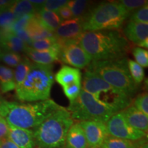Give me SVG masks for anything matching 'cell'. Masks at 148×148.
<instances>
[{"label":"cell","mask_w":148,"mask_h":148,"mask_svg":"<svg viewBox=\"0 0 148 148\" xmlns=\"http://www.w3.org/2000/svg\"><path fill=\"white\" fill-rule=\"evenodd\" d=\"M78 43L92 61L125 58L131 49L120 29L85 31L79 37Z\"/></svg>","instance_id":"6da1fadb"},{"label":"cell","mask_w":148,"mask_h":148,"mask_svg":"<svg viewBox=\"0 0 148 148\" xmlns=\"http://www.w3.org/2000/svg\"><path fill=\"white\" fill-rule=\"evenodd\" d=\"M60 107L51 99L27 103L3 100L0 104V116L10 126L35 129Z\"/></svg>","instance_id":"7a4b0ae2"},{"label":"cell","mask_w":148,"mask_h":148,"mask_svg":"<svg viewBox=\"0 0 148 148\" xmlns=\"http://www.w3.org/2000/svg\"><path fill=\"white\" fill-rule=\"evenodd\" d=\"M73 120L67 109L60 106L35 128V143L40 148H63Z\"/></svg>","instance_id":"3957f363"},{"label":"cell","mask_w":148,"mask_h":148,"mask_svg":"<svg viewBox=\"0 0 148 148\" xmlns=\"http://www.w3.org/2000/svg\"><path fill=\"white\" fill-rule=\"evenodd\" d=\"M86 71L96 74L108 84L125 92L132 99L138 90V85L131 77L126 58L91 61L86 67Z\"/></svg>","instance_id":"277c9868"},{"label":"cell","mask_w":148,"mask_h":148,"mask_svg":"<svg viewBox=\"0 0 148 148\" xmlns=\"http://www.w3.org/2000/svg\"><path fill=\"white\" fill-rule=\"evenodd\" d=\"M52 65H41L32 62L26 78L15 88L18 99L27 102H35L49 99L53 84Z\"/></svg>","instance_id":"5b68a950"},{"label":"cell","mask_w":148,"mask_h":148,"mask_svg":"<svg viewBox=\"0 0 148 148\" xmlns=\"http://www.w3.org/2000/svg\"><path fill=\"white\" fill-rule=\"evenodd\" d=\"M82 88L114 113L123 110L132 103V99L125 92L112 86L92 72L86 71L84 73Z\"/></svg>","instance_id":"8992f818"},{"label":"cell","mask_w":148,"mask_h":148,"mask_svg":"<svg viewBox=\"0 0 148 148\" xmlns=\"http://www.w3.org/2000/svg\"><path fill=\"white\" fill-rule=\"evenodd\" d=\"M129 12L119 1H106L92 8L84 18V30L120 29Z\"/></svg>","instance_id":"52a82bcc"},{"label":"cell","mask_w":148,"mask_h":148,"mask_svg":"<svg viewBox=\"0 0 148 148\" xmlns=\"http://www.w3.org/2000/svg\"><path fill=\"white\" fill-rule=\"evenodd\" d=\"M67 110L72 119L79 121H97L106 122L115 113L103 106L90 94L82 88L75 101L70 103Z\"/></svg>","instance_id":"ba28073f"},{"label":"cell","mask_w":148,"mask_h":148,"mask_svg":"<svg viewBox=\"0 0 148 148\" xmlns=\"http://www.w3.org/2000/svg\"><path fill=\"white\" fill-rule=\"evenodd\" d=\"M58 42L60 45L59 60L62 62L78 69L87 67L91 62V58L79 45L78 40Z\"/></svg>","instance_id":"9c48e42d"},{"label":"cell","mask_w":148,"mask_h":148,"mask_svg":"<svg viewBox=\"0 0 148 148\" xmlns=\"http://www.w3.org/2000/svg\"><path fill=\"white\" fill-rule=\"evenodd\" d=\"M108 136L136 141L147 137V134L130 126L121 112L113 114L106 122Z\"/></svg>","instance_id":"30bf717a"},{"label":"cell","mask_w":148,"mask_h":148,"mask_svg":"<svg viewBox=\"0 0 148 148\" xmlns=\"http://www.w3.org/2000/svg\"><path fill=\"white\" fill-rule=\"evenodd\" d=\"M79 124L84 131L88 148H100L108 136L106 123L97 121H82Z\"/></svg>","instance_id":"8fae6325"},{"label":"cell","mask_w":148,"mask_h":148,"mask_svg":"<svg viewBox=\"0 0 148 148\" xmlns=\"http://www.w3.org/2000/svg\"><path fill=\"white\" fill-rule=\"evenodd\" d=\"M84 32V18H73L62 21L54 31V36L58 41H71L78 40Z\"/></svg>","instance_id":"7c38bea8"},{"label":"cell","mask_w":148,"mask_h":148,"mask_svg":"<svg viewBox=\"0 0 148 148\" xmlns=\"http://www.w3.org/2000/svg\"><path fill=\"white\" fill-rule=\"evenodd\" d=\"M123 34L129 42L139 47L148 48V23L129 21L123 28Z\"/></svg>","instance_id":"4fadbf2b"},{"label":"cell","mask_w":148,"mask_h":148,"mask_svg":"<svg viewBox=\"0 0 148 148\" xmlns=\"http://www.w3.org/2000/svg\"><path fill=\"white\" fill-rule=\"evenodd\" d=\"M19 148H34L36 145L34 131L9 125L7 136Z\"/></svg>","instance_id":"5bb4252c"},{"label":"cell","mask_w":148,"mask_h":148,"mask_svg":"<svg viewBox=\"0 0 148 148\" xmlns=\"http://www.w3.org/2000/svg\"><path fill=\"white\" fill-rule=\"evenodd\" d=\"M127 123L138 130L147 132L148 128V116L136 109L134 106H130L121 111Z\"/></svg>","instance_id":"9a60e30c"},{"label":"cell","mask_w":148,"mask_h":148,"mask_svg":"<svg viewBox=\"0 0 148 148\" xmlns=\"http://www.w3.org/2000/svg\"><path fill=\"white\" fill-rule=\"evenodd\" d=\"M24 53L33 63L41 65H50L56 61L59 60L60 51L55 50L38 51L27 46Z\"/></svg>","instance_id":"2e32d148"},{"label":"cell","mask_w":148,"mask_h":148,"mask_svg":"<svg viewBox=\"0 0 148 148\" xmlns=\"http://www.w3.org/2000/svg\"><path fill=\"white\" fill-rule=\"evenodd\" d=\"M25 29L32 40H38L55 37L54 32H51L44 26L37 16L36 13L32 16Z\"/></svg>","instance_id":"e0dca14e"},{"label":"cell","mask_w":148,"mask_h":148,"mask_svg":"<svg viewBox=\"0 0 148 148\" xmlns=\"http://www.w3.org/2000/svg\"><path fill=\"white\" fill-rule=\"evenodd\" d=\"M66 148H88L86 136L79 123H73L66 134Z\"/></svg>","instance_id":"ac0fdd59"},{"label":"cell","mask_w":148,"mask_h":148,"mask_svg":"<svg viewBox=\"0 0 148 148\" xmlns=\"http://www.w3.org/2000/svg\"><path fill=\"white\" fill-rule=\"evenodd\" d=\"M82 74L79 69L67 65H64L55 75V80L62 87L73 84L81 83Z\"/></svg>","instance_id":"d6986e66"},{"label":"cell","mask_w":148,"mask_h":148,"mask_svg":"<svg viewBox=\"0 0 148 148\" xmlns=\"http://www.w3.org/2000/svg\"><path fill=\"white\" fill-rule=\"evenodd\" d=\"M27 45L23 40L12 34H4L0 49L14 53L24 52Z\"/></svg>","instance_id":"ffe728a7"},{"label":"cell","mask_w":148,"mask_h":148,"mask_svg":"<svg viewBox=\"0 0 148 148\" xmlns=\"http://www.w3.org/2000/svg\"><path fill=\"white\" fill-rule=\"evenodd\" d=\"M16 88L14 70L10 67L0 64V90L5 93Z\"/></svg>","instance_id":"44dd1931"},{"label":"cell","mask_w":148,"mask_h":148,"mask_svg":"<svg viewBox=\"0 0 148 148\" xmlns=\"http://www.w3.org/2000/svg\"><path fill=\"white\" fill-rule=\"evenodd\" d=\"M36 15L44 26L53 32L62 22L57 12L43 8L38 10L36 12Z\"/></svg>","instance_id":"7402d4cb"},{"label":"cell","mask_w":148,"mask_h":148,"mask_svg":"<svg viewBox=\"0 0 148 148\" xmlns=\"http://www.w3.org/2000/svg\"><path fill=\"white\" fill-rule=\"evenodd\" d=\"M91 3L86 0H72L68 1L67 5L73 18H84L91 9Z\"/></svg>","instance_id":"603a6c76"},{"label":"cell","mask_w":148,"mask_h":148,"mask_svg":"<svg viewBox=\"0 0 148 148\" xmlns=\"http://www.w3.org/2000/svg\"><path fill=\"white\" fill-rule=\"evenodd\" d=\"M140 140L133 141L108 136L100 148H137L140 144Z\"/></svg>","instance_id":"cb8c5ba5"},{"label":"cell","mask_w":148,"mask_h":148,"mask_svg":"<svg viewBox=\"0 0 148 148\" xmlns=\"http://www.w3.org/2000/svg\"><path fill=\"white\" fill-rule=\"evenodd\" d=\"M9 10L12 12L17 18L27 14L33 15L36 13L35 7L30 1L27 0L14 1V3L9 8Z\"/></svg>","instance_id":"d4e9b609"},{"label":"cell","mask_w":148,"mask_h":148,"mask_svg":"<svg viewBox=\"0 0 148 148\" xmlns=\"http://www.w3.org/2000/svg\"><path fill=\"white\" fill-rule=\"evenodd\" d=\"M32 62L27 58L22 59L19 64L16 66L14 70V77L15 81L16 88L18 87L25 79L26 78L27 74L30 71Z\"/></svg>","instance_id":"484cf974"},{"label":"cell","mask_w":148,"mask_h":148,"mask_svg":"<svg viewBox=\"0 0 148 148\" xmlns=\"http://www.w3.org/2000/svg\"><path fill=\"white\" fill-rule=\"evenodd\" d=\"M29 47L38 51H60V45L56 37L38 40H32Z\"/></svg>","instance_id":"4316f807"},{"label":"cell","mask_w":148,"mask_h":148,"mask_svg":"<svg viewBox=\"0 0 148 148\" xmlns=\"http://www.w3.org/2000/svg\"><path fill=\"white\" fill-rule=\"evenodd\" d=\"M127 64L131 77L136 84H139L143 81L145 77L144 69L141 66L136 63L134 60L127 59Z\"/></svg>","instance_id":"83f0119b"},{"label":"cell","mask_w":148,"mask_h":148,"mask_svg":"<svg viewBox=\"0 0 148 148\" xmlns=\"http://www.w3.org/2000/svg\"><path fill=\"white\" fill-rule=\"evenodd\" d=\"M0 60L11 67H16L22 60L19 53L0 49Z\"/></svg>","instance_id":"f1b7e54d"},{"label":"cell","mask_w":148,"mask_h":148,"mask_svg":"<svg viewBox=\"0 0 148 148\" xmlns=\"http://www.w3.org/2000/svg\"><path fill=\"white\" fill-rule=\"evenodd\" d=\"M16 16L9 10L3 11L0 14V29L3 34H9L11 25L16 19Z\"/></svg>","instance_id":"f546056e"},{"label":"cell","mask_w":148,"mask_h":148,"mask_svg":"<svg viewBox=\"0 0 148 148\" xmlns=\"http://www.w3.org/2000/svg\"><path fill=\"white\" fill-rule=\"evenodd\" d=\"M129 21L148 23V5H146L129 14Z\"/></svg>","instance_id":"4dcf8cb0"},{"label":"cell","mask_w":148,"mask_h":148,"mask_svg":"<svg viewBox=\"0 0 148 148\" xmlns=\"http://www.w3.org/2000/svg\"><path fill=\"white\" fill-rule=\"evenodd\" d=\"M132 53L136 61L135 62L142 67H147L148 66V51L147 49L139 47L132 48Z\"/></svg>","instance_id":"1f68e13d"},{"label":"cell","mask_w":148,"mask_h":148,"mask_svg":"<svg viewBox=\"0 0 148 148\" xmlns=\"http://www.w3.org/2000/svg\"><path fill=\"white\" fill-rule=\"evenodd\" d=\"M62 88H63L64 95L68 98L70 103H71L76 99V98L80 93L81 90H82V84L81 83H73V84L62 87Z\"/></svg>","instance_id":"d6a6232c"},{"label":"cell","mask_w":148,"mask_h":148,"mask_svg":"<svg viewBox=\"0 0 148 148\" xmlns=\"http://www.w3.org/2000/svg\"><path fill=\"white\" fill-rule=\"evenodd\" d=\"M33 15L27 14V15H23L16 18V19L12 23L10 29H9V34H14V33L17 32L18 31L25 29L26 28L29 20L31 19V18L32 17Z\"/></svg>","instance_id":"836d02e7"},{"label":"cell","mask_w":148,"mask_h":148,"mask_svg":"<svg viewBox=\"0 0 148 148\" xmlns=\"http://www.w3.org/2000/svg\"><path fill=\"white\" fill-rule=\"evenodd\" d=\"M135 108L148 116V95L147 92H143L136 96L134 100Z\"/></svg>","instance_id":"e575fe53"},{"label":"cell","mask_w":148,"mask_h":148,"mask_svg":"<svg viewBox=\"0 0 148 148\" xmlns=\"http://www.w3.org/2000/svg\"><path fill=\"white\" fill-rule=\"evenodd\" d=\"M119 2L124 7L129 14L148 4L147 0H121Z\"/></svg>","instance_id":"d590c367"},{"label":"cell","mask_w":148,"mask_h":148,"mask_svg":"<svg viewBox=\"0 0 148 148\" xmlns=\"http://www.w3.org/2000/svg\"><path fill=\"white\" fill-rule=\"evenodd\" d=\"M67 0H47L45 1L42 8L57 12L62 7L67 4Z\"/></svg>","instance_id":"8d00e7d4"},{"label":"cell","mask_w":148,"mask_h":148,"mask_svg":"<svg viewBox=\"0 0 148 148\" xmlns=\"http://www.w3.org/2000/svg\"><path fill=\"white\" fill-rule=\"evenodd\" d=\"M57 14H58V16H60V18L62 20L64 21H66V20H70L71 18H73V14L71 13V11L70 10V9L67 5H64V6L62 7L58 12Z\"/></svg>","instance_id":"74e56055"},{"label":"cell","mask_w":148,"mask_h":148,"mask_svg":"<svg viewBox=\"0 0 148 148\" xmlns=\"http://www.w3.org/2000/svg\"><path fill=\"white\" fill-rule=\"evenodd\" d=\"M9 132V125L4 118L0 116V140L7 138Z\"/></svg>","instance_id":"f35d334b"},{"label":"cell","mask_w":148,"mask_h":148,"mask_svg":"<svg viewBox=\"0 0 148 148\" xmlns=\"http://www.w3.org/2000/svg\"><path fill=\"white\" fill-rule=\"evenodd\" d=\"M14 35H15L16 36H17L18 38H19L20 39L23 40V41L25 42V44L27 46H29L30 45L31 42H32V39L30 38V37L29 36L28 34H27V32H26V30L25 29H23V30H21V31H18V32L14 33Z\"/></svg>","instance_id":"ab89813d"},{"label":"cell","mask_w":148,"mask_h":148,"mask_svg":"<svg viewBox=\"0 0 148 148\" xmlns=\"http://www.w3.org/2000/svg\"><path fill=\"white\" fill-rule=\"evenodd\" d=\"M0 148H19L9 138H5L0 140Z\"/></svg>","instance_id":"60d3db41"},{"label":"cell","mask_w":148,"mask_h":148,"mask_svg":"<svg viewBox=\"0 0 148 148\" xmlns=\"http://www.w3.org/2000/svg\"><path fill=\"white\" fill-rule=\"evenodd\" d=\"M14 3V1H10V0H0V8L2 10H9V8L12 6Z\"/></svg>","instance_id":"b9f144b4"},{"label":"cell","mask_w":148,"mask_h":148,"mask_svg":"<svg viewBox=\"0 0 148 148\" xmlns=\"http://www.w3.org/2000/svg\"><path fill=\"white\" fill-rule=\"evenodd\" d=\"M137 148H147V138L145 140L143 138H142L140 140V144L138 145V147Z\"/></svg>","instance_id":"7bdbcfd3"},{"label":"cell","mask_w":148,"mask_h":148,"mask_svg":"<svg viewBox=\"0 0 148 148\" xmlns=\"http://www.w3.org/2000/svg\"><path fill=\"white\" fill-rule=\"evenodd\" d=\"M3 37H4V34H3V31L0 29V44H1V42H2Z\"/></svg>","instance_id":"ee69618b"},{"label":"cell","mask_w":148,"mask_h":148,"mask_svg":"<svg viewBox=\"0 0 148 148\" xmlns=\"http://www.w3.org/2000/svg\"><path fill=\"white\" fill-rule=\"evenodd\" d=\"M3 101V99L2 98V97H1V92H0V104H1V102Z\"/></svg>","instance_id":"f6af8a7d"},{"label":"cell","mask_w":148,"mask_h":148,"mask_svg":"<svg viewBox=\"0 0 148 148\" xmlns=\"http://www.w3.org/2000/svg\"><path fill=\"white\" fill-rule=\"evenodd\" d=\"M3 10H2L1 8H0V14H1V12H3Z\"/></svg>","instance_id":"bcb514c9"}]
</instances>
